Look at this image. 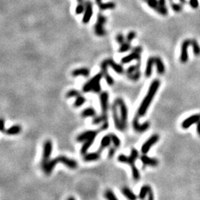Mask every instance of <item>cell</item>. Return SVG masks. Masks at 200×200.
I'll return each mask as SVG.
<instances>
[{
  "label": "cell",
  "mask_w": 200,
  "mask_h": 200,
  "mask_svg": "<svg viewBox=\"0 0 200 200\" xmlns=\"http://www.w3.org/2000/svg\"><path fill=\"white\" fill-rule=\"evenodd\" d=\"M170 4H171V7H172L173 10H174L175 12H181L182 10V4H176L173 1V0H169Z\"/></svg>",
  "instance_id": "obj_36"
},
{
  "label": "cell",
  "mask_w": 200,
  "mask_h": 200,
  "mask_svg": "<svg viewBox=\"0 0 200 200\" xmlns=\"http://www.w3.org/2000/svg\"><path fill=\"white\" fill-rule=\"evenodd\" d=\"M107 62H108V65H109L110 67H111V68H112L113 70H114L115 72H116V73L121 74V73H122L124 72L123 67H122L121 64H117V63L115 62L113 59H107Z\"/></svg>",
  "instance_id": "obj_19"
},
{
  "label": "cell",
  "mask_w": 200,
  "mask_h": 200,
  "mask_svg": "<svg viewBox=\"0 0 200 200\" xmlns=\"http://www.w3.org/2000/svg\"><path fill=\"white\" fill-rule=\"evenodd\" d=\"M150 188H151L150 185H143V186L141 188V189H140V191L139 193V196H138L139 199L141 200L145 199L146 196L148 194Z\"/></svg>",
  "instance_id": "obj_30"
},
{
  "label": "cell",
  "mask_w": 200,
  "mask_h": 200,
  "mask_svg": "<svg viewBox=\"0 0 200 200\" xmlns=\"http://www.w3.org/2000/svg\"><path fill=\"white\" fill-rule=\"evenodd\" d=\"M85 2L83 3H79L77 4V6L76 7V10H75V13L78 15L79 14H82L83 12H85Z\"/></svg>",
  "instance_id": "obj_38"
},
{
  "label": "cell",
  "mask_w": 200,
  "mask_h": 200,
  "mask_svg": "<svg viewBox=\"0 0 200 200\" xmlns=\"http://www.w3.org/2000/svg\"><path fill=\"white\" fill-rule=\"evenodd\" d=\"M131 49V45H130V42H124V43L121 44L120 47H119V50H118V52L119 53H125V52H127L128 51V50H130Z\"/></svg>",
  "instance_id": "obj_32"
},
{
  "label": "cell",
  "mask_w": 200,
  "mask_h": 200,
  "mask_svg": "<svg viewBox=\"0 0 200 200\" xmlns=\"http://www.w3.org/2000/svg\"><path fill=\"white\" fill-rule=\"evenodd\" d=\"M116 148H115L114 146H113V147H112V148H111L109 152H108V157H109V158H112V157H113L115 152H116Z\"/></svg>",
  "instance_id": "obj_48"
},
{
  "label": "cell",
  "mask_w": 200,
  "mask_h": 200,
  "mask_svg": "<svg viewBox=\"0 0 200 200\" xmlns=\"http://www.w3.org/2000/svg\"><path fill=\"white\" fill-rule=\"evenodd\" d=\"M58 163H62L63 165H65V166H67V168H70V169H76L78 167V164L73 159H69L68 157H65V156H59L56 158L50 160L48 163L46 165V166L44 168H42L45 174H46V175H50L51 174L54 167Z\"/></svg>",
  "instance_id": "obj_2"
},
{
  "label": "cell",
  "mask_w": 200,
  "mask_h": 200,
  "mask_svg": "<svg viewBox=\"0 0 200 200\" xmlns=\"http://www.w3.org/2000/svg\"><path fill=\"white\" fill-rule=\"evenodd\" d=\"M111 142H112V141H111V136H110L109 134L106 135V136H104L103 137H102V140H101L100 148L98 149L99 152H100L101 154H102V151L105 148H106L109 147Z\"/></svg>",
  "instance_id": "obj_20"
},
{
  "label": "cell",
  "mask_w": 200,
  "mask_h": 200,
  "mask_svg": "<svg viewBox=\"0 0 200 200\" xmlns=\"http://www.w3.org/2000/svg\"><path fill=\"white\" fill-rule=\"evenodd\" d=\"M101 66V70H102V73L103 74V77L105 78V81L106 82L108 83L109 85H113L114 84V80H113V78L112 76L109 75L108 71V62H107V59L104 60L103 62L101 63L100 64Z\"/></svg>",
  "instance_id": "obj_12"
},
{
  "label": "cell",
  "mask_w": 200,
  "mask_h": 200,
  "mask_svg": "<svg viewBox=\"0 0 200 200\" xmlns=\"http://www.w3.org/2000/svg\"><path fill=\"white\" fill-rule=\"evenodd\" d=\"M102 77H103V74L102 73V72L97 73V75H95L94 77H92L89 81L87 82L84 85V86H83L82 88L83 92L88 93L90 92V91H92V89L94 88V86H96L98 83L100 82Z\"/></svg>",
  "instance_id": "obj_8"
},
{
  "label": "cell",
  "mask_w": 200,
  "mask_h": 200,
  "mask_svg": "<svg viewBox=\"0 0 200 200\" xmlns=\"http://www.w3.org/2000/svg\"><path fill=\"white\" fill-rule=\"evenodd\" d=\"M79 95H81L79 93V91L73 89V90H70L69 91H67V94H66V97H67V98H71V97H77Z\"/></svg>",
  "instance_id": "obj_40"
},
{
  "label": "cell",
  "mask_w": 200,
  "mask_h": 200,
  "mask_svg": "<svg viewBox=\"0 0 200 200\" xmlns=\"http://www.w3.org/2000/svg\"><path fill=\"white\" fill-rule=\"evenodd\" d=\"M116 42H117L119 44L124 43L125 40V37H124L122 34H117V36H116Z\"/></svg>",
  "instance_id": "obj_45"
},
{
  "label": "cell",
  "mask_w": 200,
  "mask_h": 200,
  "mask_svg": "<svg viewBox=\"0 0 200 200\" xmlns=\"http://www.w3.org/2000/svg\"><path fill=\"white\" fill-rule=\"evenodd\" d=\"M190 46L193 48V53H194V55H196V56H199L200 55V47L199 45V44H198L197 41L196 40V39H190Z\"/></svg>",
  "instance_id": "obj_31"
},
{
  "label": "cell",
  "mask_w": 200,
  "mask_h": 200,
  "mask_svg": "<svg viewBox=\"0 0 200 200\" xmlns=\"http://www.w3.org/2000/svg\"><path fill=\"white\" fill-rule=\"evenodd\" d=\"M115 102L117 104L118 107L119 109V116H120L121 121H122V124L125 126L126 128L127 127V105H125V102L124 100L121 98H117L115 100Z\"/></svg>",
  "instance_id": "obj_5"
},
{
  "label": "cell",
  "mask_w": 200,
  "mask_h": 200,
  "mask_svg": "<svg viewBox=\"0 0 200 200\" xmlns=\"http://www.w3.org/2000/svg\"><path fill=\"white\" fill-rule=\"evenodd\" d=\"M160 139V136L158 134H154L151 136L150 138L148 139L147 141L142 145L141 148V152L143 154H146L149 152L150 149L152 148L154 145H155Z\"/></svg>",
  "instance_id": "obj_9"
},
{
  "label": "cell",
  "mask_w": 200,
  "mask_h": 200,
  "mask_svg": "<svg viewBox=\"0 0 200 200\" xmlns=\"http://www.w3.org/2000/svg\"><path fill=\"white\" fill-rule=\"evenodd\" d=\"M131 167V171H132V175H133V178L136 182L139 180L140 179V173L139 171L138 168H136V166H135V165H132Z\"/></svg>",
  "instance_id": "obj_34"
},
{
  "label": "cell",
  "mask_w": 200,
  "mask_h": 200,
  "mask_svg": "<svg viewBox=\"0 0 200 200\" xmlns=\"http://www.w3.org/2000/svg\"><path fill=\"white\" fill-rule=\"evenodd\" d=\"M148 196V200H154V193H153V190H152V189H151V188H150V190H149Z\"/></svg>",
  "instance_id": "obj_49"
},
{
  "label": "cell",
  "mask_w": 200,
  "mask_h": 200,
  "mask_svg": "<svg viewBox=\"0 0 200 200\" xmlns=\"http://www.w3.org/2000/svg\"><path fill=\"white\" fill-rule=\"evenodd\" d=\"M82 116L84 118L86 117H94L97 115L95 109L93 108H87L85 110H83L81 113Z\"/></svg>",
  "instance_id": "obj_29"
},
{
  "label": "cell",
  "mask_w": 200,
  "mask_h": 200,
  "mask_svg": "<svg viewBox=\"0 0 200 200\" xmlns=\"http://www.w3.org/2000/svg\"><path fill=\"white\" fill-rule=\"evenodd\" d=\"M159 4L163 7H166V0H158Z\"/></svg>",
  "instance_id": "obj_52"
},
{
  "label": "cell",
  "mask_w": 200,
  "mask_h": 200,
  "mask_svg": "<svg viewBox=\"0 0 200 200\" xmlns=\"http://www.w3.org/2000/svg\"><path fill=\"white\" fill-rule=\"evenodd\" d=\"M105 197L107 200H118L117 197L111 190H108L105 193Z\"/></svg>",
  "instance_id": "obj_37"
},
{
  "label": "cell",
  "mask_w": 200,
  "mask_h": 200,
  "mask_svg": "<svg viewBox=\"0 0 200 200\" xmlns=\"http://www.w3.org/2000/svg\"><path fill=\"white\" fill-rule=\"evenodd\" d=\"M101 108H102V116L105 119V122H108V107H109V94L107 91H103L100 96Z\"/></svg>",
  "instance_id": "obj_3"
},
{
  "label": "cell",
  "mask_w": 200,
  "mask_h": 200,
  "mask_svg": "<svg viewBox=\"0 0 200 200\" xmlns=\"http://www.w3.org/2000/svg\"><path fill=\"white\" fill-rule=\"evenodd\" d=\"M85 10L84 15H83L82 22L83 24H88L90 22V20L91 19L93 16V4L92 2L89 0L85 1Z\"/></svg>",
  "instance_id": "obj_10"
},
{
  "label": "cell",
  "mask_w": 200,
  "mask_h": 200,
  "mask_svg": "<svg viewBox=\"0 0 200 200\" xmlns=\"http://www.w3.org/2000/svg\"><path fill=\"white\" fill-rule=\"evenodd\" d=\"M109 135H110V136H111V141H112L113 146H114L115 148H119V146H120V145H121L120 139L118 137L116 134H114V133H110Z\"/></svg>",
  "instance_id": "obj_33"
},
{
  "label": "cell",
  "mask_w": 200,
  "mask_h": 200,
  "mask_svg": "<svg viewBox=\"0 0 200 200\" xmlns=\"http://www.w3.org/2000/svg\"><path fill=\"white\" fill-rule=\"evenodd\" d=\"M101 122H105V119H104V117L102 115L94 116V119H93V124L94 125H98V124H100Z\"/></svg>",
  "instance_id": "obj_41"
},
{
  "label": "cell",
  "mask_w": 200,
  "mask_h": 200,
  "mask_svg": "<svg viewBox=\"0 0 200 200\" xmlns=\"http://www.w3.org/2000/svg\"><path fill=\"white\" fill-rule=\"evenodd\" d=\"M154 62H155V64L157 66V73L160 75L164 74V73L165 72V67L161 58L159 57V56H155L154 57Z\"/></svg>",
  "instance_id": "obj_21"
},
{
  "label": "cell",
  "mask_w": 200,
  "mask_h": 200,
  "mask_svg": "<svg viewBox=\"0 0 200 200\" xmlns=\"http://www.w3.org/2000/svg\"><path fill=\"white\" fill-rule=\"evenodd\" d=\"M85 101L86 99L82 95L78 96L77 97H76V100L74 102V107H76V108H79V107L82 106V105L85 102Z\"/></svg>",
  "instance_id": "obj_35"
},
{
  "label": "cell",
  "mask_w": 200,
  "mask_h": 200,
  "mask_svg": "<svg viewBox=\"0 0 200 200\" xmlns=\"http://www.w3.org/2000/svg\"><path fill=\"white\" fill-rule=\"evenodd\" d=\"M196 131H197V133L200 136V121L196 123Z\"/></svg>",
  "instance_id": "obj_53"
},
{
  "label": "cell",
  "mask_w": 200,
  "mask_h": 200,
  "mask_svg": "<svg viewBox=\"0 0 200 200\" xmlns=\"http://www.w3.org/2000/svg\"><path fill=\"white\" fill-rule=\"evenodd\" d=\"M101 90H102V88H101L100 82V83H98L97 85L94 86V88H93L91 91H92L93 93H95V94H98V93L101 92Z\"/></svg>",
  "instance_id": "obj_47"
},
{
  "label": "cell",
  "mask_w": 200,
  "mask_h": 200,
  "mask_svg": "<svg viewBox=\"0 0 200 200\" xmlns=\"http://www.w3.org/2000/svg\"><path fill=\"white\" fill-rule=\"evenodd\" d=\"M101 153L99 152L98 151L97 152H92L89 153V154H85L83 157V160L85 162H92V161H97L100 158Z\"/></svg>",
  "instance_id": "obj_22"
},
{
  "label": "cell",
  "mask_w": 200,
  "mask_h": 200,
  "mask_svg": "<svg viewBox=\"0 0 200 200\" xmlns=\"http://www.w3.org/2000/svg\"><path fill=\"white\" fill-rule=\"evenodd\" d=\"M0 129L1 132H4V119H1V125H0Z\"/></svg>",
  "instance_id": "obj_51"
},
{
  "label": "cell",
  "mask_w": 200,
  "mask_h": 200,
  "mask_svg": "<svg viewBox=\"0 0 200 200\" xmlns=\"http://www.w3.org/2000/svg\"><path fill=\"white\" fill-rule=\"evenodd\" d=\"M136 32L134 31H130V32L128 33V34L127 35V37H126V41L128 42H131L134 39V38L136 37Z\"/></svg>",
  "instance_id": "obj_43"
},
{
  "label": "cell",
  "mask_w": 200,
  "mask_h": 200,
  "mask_svg": "<svg viewBox=\"0 0 200 200\" xmlns=\"http://www.w3.org/2000/svg\"><path fill=\"white\" fill-rule=\"evenodd\" d=\"M155 64V62H154V57L151 56V57L148 58L147 60V64H146V68H145V76L149 78V77L151 76V74H152V70H153V66L154 64Z\"/></svg>",
  "instance_id": "obj_24"
},
{
  "label": "cell",
  "mask_w": 200,
  "mask_h": 200,
  "mask_svg": "<svg viewBox=\"0 0 200 200\" xmlns=\"http://www.w3.org/2000/svg\"><path fill=\"white\" fill-rule=\"evenodd\" d=\"M52 150H53V144L50 140H47L43 146V155H42V168H44L47 164L50 161V157L51 156Z\"/></svg>",
  "instance_id": "obj_4"
},
{
  "label": "cell",
  "mask_w": 200,
  "mask_h": 200,
  "mask_svg": "<svg viewBox=\"0 0 200 200\" xmlns=\"http://www.w3.org/2000/svg\"><path fill=\"white\" fill-rule=\"evenodd\" d=\"M122 193L124 196H125L127 200H136L137 199V196L127 187H124L122 189Z\"/></svg>",
  "instance_id": "obj_23"
},
{
  "label": "cell",
  "mask_w": 200,
  "mask_h": 200,
  "mask_svg": "<svg viewBox=\"0 0 200 200\" xmlns=\"http://www.w3.org/2000/svg\"><path fill=\"white\" fill-rule=\"evenodd\" d=\"M190 45V39H187L182 42V47H181V54H180V62L183 64L186 63L188 60V48Z\"/></svg>",
  "instance_id": "obj_11"
},
{
  "label": "cell",
  "mask_w": 200,
  "mask_h": 200,
  "mask_svg": "<svg viewBox=\"0 0 200 200\" xmlns=\"http://www.w3.org/2000/svg\"><path fill=\"white\" fill-rule=\"evenodd\" d=\"M99 8L101 10H113L116 7V4L113 1H108V2H100L98 4Z\"/></svg>",
  "instance_id": "obj_28"
},
{
  "label": "cell",
  "mask_w": 200,
  "mask_h": 200,
  "mask_svg": "<svg viewBox=\"0 0 200 200\" xmlns=\"http://www.w3.org/2000/svg\"><path fill=\"white\" fill-rule=\"evenodd\" d=\"M100 131V130H87L85 132H83L81 134L79 135L76 137V141L79 142H83L86 141V140L89 139L92 137H97V136L98 135L99 132Z\"/></svg>",
  "instance_id": "obj_15"
},
{
  "label": "cell",
  "mask_w": 200,
  "mask_h": 200,
  "mask_svg": "<svg viewBox=\"0 0 200 200\" xmlns=\"http://www.w3.org/2000/svg\"><path fill=\"white\" fill-rule=\"evenodd\" d=\"M154 10H156L158 13L161 14V15L163 16H167L168 13V10L167 7H163V6H160V4H159V6L157 8H155Z\"/></svg>",
  "instance_id": "obj_39"
},
{
  "label": "cell",
  "mask_w": 200,
  "mask_h": 200,
  "mask_svg": "<svg viewBox=\"0 0 200 200\" xmlns=\"http://www.w3.org/2000/svg\"><path fill=\"white\" fill-rule=\"evenodd\" d=\"M95 1H96V2H97V4H100V2H102V0H95Z\"/></svg>",
  "instance_id": "obj_55"
},
{
  "label": "cell",
  "mask_w": 200,
  "mask_h": 200,
  "mask_svg": "<svg viewBox=\"0 0 200 200\" xmlns=\"http://www.w3.org/2000/svg\"><path fill=\"white\" fill-rule=\"evenodd\" d=\"M145 1H148V0H145Z\"/></svg>",
  "instance_id": "obj_58"
},
{
  "label": "cell",
  "mask_w": 200,
  "mask_h": 200,
  "mask_svg": "<svg viewBox=\"0 0 200 200\" xmlns=\"http://www.w3.org/2000/svg\"><path fill=\"white\" fill-rule=\"evenodd\" d=\"M189 4L191 7L196 9L199 7V0H190Z\"/></svg>",
  "instance_id": "obj_46"
},
{
  "label": "cell",
  "mask_w": 200,
  "mask_h": 200,
  "mask_svg": "<svg viewBox=\"0 0 200 200\" xmlns=\"http://www.w3.org/2000/svg\"><path fill=\"white\" fill-rule=\"evenodd\" d=\"M160 86V81L159 79H154L151 82L150 87H149L148 91L147 94L145 97L144 100L142 102L141 105L139 107L137 111V115L139 116H144L145 113H147L148 109L150 107L151 102L153 101V99L155 97L157 91Z\"/></svg>",
  "instance_id": "obj_1"
},
{
  "label": "cell",
  "mask_w": 200,
  "mask_h": 200,
  "mask_svg": "<svg viewBox=\"0 0 200 200\" xmlns=\"http://www.w3.org/2000/svg\"><path fill=\"white\" fill-rule=\"evenodd\" d=\"M95 139L96 137H92L84 142V144H83V145L82 146V148H81L82 155H85V154H87V151H88V149L91 147V145H92L93 143H94Z\"/></svg>",
  "instance_id": "obj_26"
},
{
  "label": "cell",
  "mask_w": 200,
  "mask_h": 200,
  "mask_svg": "<svg viewBox=\"0 0 200 200\" xmlns=\"http://www.w3.org/2000/svg\"><path fill=\"white\" fill-rule=\"evenodd\" d=\"M140 160L144 165L151 167H157L159 165V161L155 158H151L150 157H148L145 154L142 156L140 157Z\"/></svg>",
  "instance_id": "obj_16"
},
{
  "label": "cell",
  "mask_w": 200,
  "mask_h": 200,
  "mask_svg": "<svg viewBox=\"0 0 200 200\" xmlns=\"http://www.w3.org/2000/svg\"><path fill=\"white\" fill-rule=\"evenodd\" d=\"M133 52H136V53H140L141 54V53L142 52V48H141V47L139 46H137V47H135V48H133V49H132Z\"/></svg>",
  "instance_id": "obj_50"
},
{
  "label": "cell",
  "mask_w": 200,
  "mask_h": 200,
  "mask_svg": "<svg viewBox=\"0 0 200 200\" xmlns=\"http://www.w3.org/2000/svg\"><path fill=\"white\" fill-rule=\"evenodd\" d=\"M107 19L105 16L102 15V13H99L98 16H97V22L101 23L102 25H105L106 23Z\"/></svg>",
  "instance_id": "obj_44"
},
{
  "label": "cell",
  "mask_w": 200,
  "mask_h": 200,
  "mask_svg": "<svg viewBox=\"0 0 200 200\" xmlns=\"http://www.w3.org/2000/svg\"><path fill=\"white\" fill-rule=\"evenodd\" d=\"M103 26L104 25L101 24V23H96L94 25V32H95L96 35L99 36V37H103L106 34V31H105Z\"/></svg>",
  "instance_id": "obj_27"
},
{
  "label": "cell",
  "mask_w": 200,
  "mask_h": 200,
  "mask_svg": "<svg viewBox=\"0 0 200 200\" xmlns=\"http://www.w3.org/2000/svg\"><path fill=\"white\" fill-rule=\"evenodd\" d=\"M91 73L90 70L87 67H81V68H77L73 70L72 71L71 74L73 76H84V77H88Z\"/></svg>",
  "instance_id": "obj_18"
},
{
  "label": "cell",
  "mask_w": 200,
  "mask_h": 200,
  "mask_svg": "<svg viewBox=\"0 0 200 200\" xmlns=\"http://www.w3.org/2000/svg\"><path fill=\"white\" fill-rule=\"evenodd\" d=\"M22 127L19 125H14L9 127L8 129L4 130V133L10 136H14V135H18L21 133Z\"/></svg>",
  "instance_id": "obj_25"
},
{
  "label": "cell",
  "mask_w": 200,
  "mask_h": 200,
  "mask_svg": "<svg viewBox=\"0 0 200 200\" xmlns=\"http://www.w3.org/2000/svg\"><path fill=\"white\" fill-rule=\"evenodd\" d=\"M79 3H83L84 2V0H77Z\"/></svg>",
  "instance_id": "obj_57"
},
{
  "label": "cell",
  "mask_w": 200,
  "mask_h": 200,
  "mask_svg": "<svg viewBox=\"0 0 200 200\" xmlns=\"http://www.w3.org/2000/svg\"><path fill=\"white\" fill-rule=\"evenodd\" d=\"M118 105L116 102H114V103L113 104L112 106H111V110H112V114H113V122H114V125L116 128L117 130H124L125 129V126L123 125L122 124V121H121V118L120 116H119V111H118Z\"/></svg>",
  "instance_id": "obj_6"
},
{
  "label": "cell",
  "mask_w": 200,
  "mask_h": 200,
  "mask_svg": "<svg viewBox=\"0 0 200 200\" xmlns=\"http://www.w3.org/2000/svg\"><path fill=\"white\" fill-rule=\"evenodd\" d=\"M133 127L134 130L138 133H142L147 130L150 127V123L148 122H146L143 124H139V116H136L133 120Z\"/></svg>",
  "instance_id": "obj_14"
},
{
  "label": "cell",
  "mask_w": 200,
  "mask_h": 200,
  "mask_svg": "<svg viewBox=\"0 0 200 200\" xmlns=\"http://www.w3.org/2000/svg\"><path fill=\"white\" fill-rule=\"evenodd\" d=\"M139 157V152L136 149L133 148L131 150V154L129 157H127V156L122 155L119 156L118 157V161L122 163H125V164H128L130 165V166L134 165L135 161L137 160V158Z\"/></svg>",
  "instance_id": "obj_7"
},
{
  "label": "cell",
  "mask_w": 200,
  "mask_h": 200,
  "mask_svg": "<svg viewBox=\"0 0 200 200\" xmlns=\"http://www.w3.org/2000/svg\"><path fill=\"white\" fill-rule=\"evenodd\" d=\"M67 200H76V199H75V198H73V197H69Z\"/></svg>",
  "instance_id": "obj_56"
},
{
  "label": "cell",
  "mask_w": 200,
  "mask_h": 200,
  "mask_svg": "<svg viewBox=\"0 0 200 200\" xmlns=\"http://www.w3.org/2000/svg\"><path fill=\"white\" fill-rule=\"evenodd\" d=\"M147 4L149 7L155 10V8H157L159 6V1L158 0H148Z\"/></svg>",
  "instance_id": "obj_42"
},
{
  "label": "cell",
  "mask_w": 200,
  "mask_h": 200,
  "mask_svg": "<svg viewBox=\"0 0 200 200\" xmlns=\"http://www.w3.org/2000/svg\"><path fill=\"white\" fill-rule=\"evenodd\" d=\"M199 121H200V113L198 114L192 115L189 117L185 119L183 122H182V127L183 129H188L190 126H192L194 124L197 123Z\"/></svg>",
  "instance_id": "obj_13"
},
{
  "label": "cell",
  "mask_w": 200,
  "mask_h": 200,
  "mask_svg": "<svg viewBox=\"0 0 200 200\" xmlns=\"http://www.w3.org/2000/svg\"><path fill=\"white\" fill-rule=\"evenodd\" d=\"M141 59V54L140 53H136V52H132L130 54L127 55L126 56H124L122 59H121V62L122 64H127V63L130 62L133 60H137L140 61Z\"/></svg>",
  "instance_id": "obj_17"
},
{
  "label": "cell",
  "mask_w": 200,
  "mask_h": 200,
  "mask_svg": "<svg viewBox=\"0 0 200 200\" xmlns=\"http://www.w3.org/2000/svg\"><path fill=\"white\" fill-rule=\"evenodd\" d=\"M179 1L182 3V4H185V2H186V0H179Z\"/></svg>",
  "instance_id": "obj_54"
}]
</instances>
